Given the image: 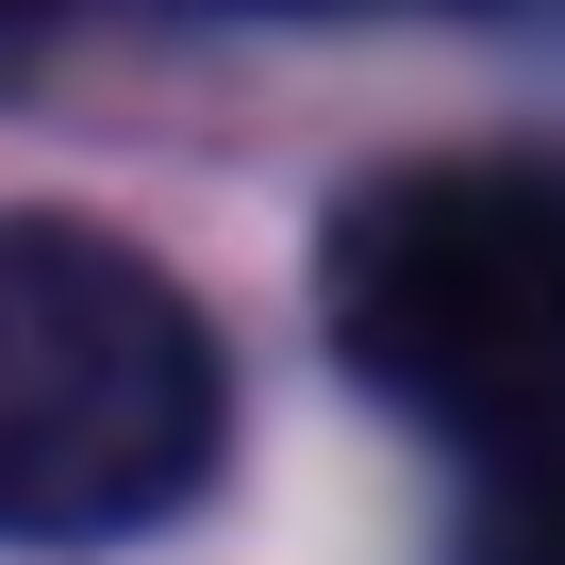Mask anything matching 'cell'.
Segmentation results:
<instances>
[{
    "label": "cell",
    "mask_w": 565,
    "mask_h": 565,
    "mask_svg": "<svg viewBox=\"0 0 565 565\" xmlns=\"http://www.w3.org/2000/svg\"><path fill=\"white\" fill-rule=\"evenodd\" d=\"M317 317L383 416L466 449V565H565V167H383L317 249Z\"/></svg>",
    "instance_id": "cell-1"
},
{
    "label": "cell",
    "mask_w": 565,
    "mask_h": 565,
    "mask_svg": "<svg viewBox=\"0 0 565 565\" xmlns=\"http://www.w3.org/2000/svg\"><path fill=\"white\" fill-rule=\"evenodd\" d=\"M216 416V333L150 249L0 216V548H134L200 499Z\"/></svg>",
    "instance_id": "cell-2"
},
{
    "label": "cell",
    "mask_w": 565,
    "mask_h": 565,
    "mask_svg": "<svg viewBox=\"0 0 565 565\" xmlns=\"http://www.w3.org/2000/svg\"><path fill=\"white\" fill-rule=\"evenodd\" d=\"M34 34H51V0H0V67H18V51H34Z\"/></svg>",
    "instance_id": "cell-3"
}]
</instances>
